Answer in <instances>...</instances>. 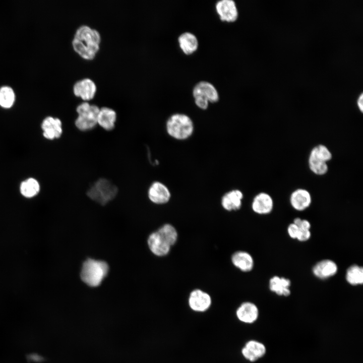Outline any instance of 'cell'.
Returning <instances> with one entry per match:
<instances>
[{"instance_id": "6da1fadb", "label": "cell", "mask_w": 363, "mask_h": 363, "mask_svg": "<svg viewBox=\"0 0 363 363\" xmlns=\"http://www.w3.org/2000/svg\"><path fill=\"white\" fill-rule=\"evenodd\" d=\"M100 40V34L97 30L83 25L77 29L72 40V45L81 56L91 59L99 49Z\"/></svg>"}, {"instance_id": "7a4b0ae2", "label": "cell", "mask_w": 363, "mask_h": 363, "mask_svg": "<svg viewBox=\"0 0 363 363\" xmlns=\"http://www.w3.org/2000/svg\"><path fill=\"white\" fill-rule=\"evenodd\" d=\"M108 271L109 266L106 262L88 258L83 263L80 277L89 286L97 287L100 285Z\"/></svg>"}, {"instance_id": "3957f363", "label": "cell", "mask_w": 363, "mask_h": 363, "mask_svg": "<svg viewBox=\"0 0 363 363\" xmlns=\"http://www.w3.org/2000/svg\"><path fill=\"white\" fill-rule=\"evenodd\" d=\"M165 126L168 135L177 140L188 139L194 131V123L191 118L182 113L171 115L167 119Z\"/></svg>"}, {"instance_id": "277c9868", "label": "cell", "mask_w": 363, "mask_h": 363, "mask_svg": "<svg viewBox=\"0 0 363 363\" xmlns=\"http://www.w3.org/2000/svg\"><path fill=\"white\" fill-rule=\"evenodd\" d=\"M117 188L109 180L101 178L95 182L87 191V195L94 201L105 205L116 195Z\"/></svg>"}, {"instance_id": "5b68a950", "label": "cell", "mask_w": 363, "mask_h": 363, "mask_svg": "<svg viewBox=\"0 0 363 363\" xmlns=\"http://www.w3.org/2000/svg\"><path fill=\"white\" fill-rule=\"evenodd\" d=\"M98 106L84 101L79 104L76 111L78 114L75 124L81 131H88L94 129L97 125V116L99 111Z\"/></svg>"}, {"instance_id": "8992f818", "label": "cell", "mask_w": 363, "mask_h": 363, "mask_svg": "<svg viewBox=\"0 0 363 363\" xmlns=\"http://www.w3.org/2000/svg\"><path fill=\"white\" fill-rule=\"evenodd\" d=\"M188 305L192 311L196 313H204L211 308L212 299L207 292L200 289H195L189 294Z\"/></svg>"}, {"instance_id": "52a82bcc", "label": "cell", "mask_w": 363, "mask_h": 363, "mask_svg": "<svg viewBox=\"0 0 363 363\" xmlns=\"http://www.w3.org/2000/svg\"><path fill=\"white\" fill-rule=\"evenodd\" d=\"M240 353L246 360L254 363L266 355L267 347L262 342L251 339L244 344L240 348Z\"/></svg>"}, {"instance_id": "ba28073f", "label": "cell", "mask_w": 363, "mask_h": 363, "mask_svg": "<svg viewBox=\"0 0 363 363\" xmlns=\"http://www.w3.org/2000/svg\"><path fill=\"white\" fill-rule=\"evenodd\" d=\"M235 316L237 321L246 325L255 323L259 319L260 311L254 302L246 301L241 302L236 309Z\"/></svg>"}, {"instance_id": "9c48e42d", "label": "cell", "mask_w": 363, "mask_h": 363, "mask_svg": "<svg viewBox=\"0 0 363 363\" xmlns=\"http://www.w3.org/2000/svg\"><path fill=\"white\" fill-rule=\"evenodd\" d=\"M216 12L222 22L233 23L238 17V11L235 2L233 0H220L215 5Z\"/></svg>"}, {"instance_id": "30bf717a", "label": "cell", "mask_w": 363, "mask_h": 363, "mask_svg": "<svg viewBox=\"0 0 363 363\" xmlns=\"http://www.w3.org/2000/svg\"><path fill=\"white\" fill-rule=\"evenodd\" d=\"M192 94L194 98H200L206 100L210 103L218 102L219 95L216 87L210 82L201 81L193 87Z\"/></svg>"}, {"instance_id": "8fae6325", "label": "cell", "mask_w": 363, "mask_h": 363, "mask_svg": "<svg viewBox=\"0 0 363 363\" xmlns=\"http://www.w3.org/2000/svg\"><path fill=\"white\" fill-rule=\"evenodd\" d=\"M42 135L48 140H54L59 138L63 134L62 122L56 117L47 116L41 124Z\"/></svg>"}, {"instance_id": "7c38bea8", "label": "cell", "mask_w": 363, "mask_h": 363, "mask_svg": "<svg viewBox=\"0 0 363 363\" xmlns=\"http://www.w3.org/2000/svg\"><path fill=\"white\" fill-rule=\"evenodd\" d=\"M148 195L150 200L156 204H164L170 198L171 193L165 185L160 182H154L149 187Z\"/></svg>"}, {"instance_id": "4fadbf2b", "label": "cell", "mask_w": 363, "mask_h": 363, "mask_svg": "<svg viewBox=\"0 0 363 363\" xmlns=\"http://www.w3.org/2000/svg\"><path fill=\"white\" fill-rule=\"evenodd\" d=\"M96 91L94 82L89 78H84L77 81L73 86V92L85 101L93 98Z\"/></svg>"}, {"instance_id": "5bb4252c", "label": "cell", "mask_w": 363, "mask_h": 363, "mask_svg": "<svg viewBox=\"0 0 363 363\" xmlns=\"http://www.w3.org/2000/svg\"><path fill=\"white\" fill-rule=\"evenodd\" d=\"M274 202L272 197L268 193L261 192L257 194L252 202L253 211L258 214H268L272 211Z\"/></svg>"}, {"instance_id": "9a60e30c", "label": "cell", "mask_w": 363, "mask_h": 363, "mask_svg": "<svg viewBox=\"0 0 363 363\" xmlns=\"http://www.w3.org/2000/svg\"><path fill=\"white\" fill-rule=\"evenodd\" d=\"M289 201L294 209L297 211H303L311 205L312 196L307 190L298 188L291 193Z\"/></svg>"}, {"instance_id": "2e32d148", "label": "cell", "mask_w": 363, "mask_h": 363, "mask_svg": "<svg viewBox=\"0 0 363 363\" xmlns=\"http://www.w3.org/2000/svg\"><path fill=\"white\" fill-rule=\"evenodd\" d=\"M147 243L150 251L157 256H165L170 252L171 247L157 231L149 235Z\"/></svg>"}, {"instance_id": "e0dca14e", "label": "cell", "mask_w": 363, "mask_h": 363, "mask_svg": "<svg viewBox=\"0 0 363 363\" xmlns=\"http://www.w3.org/2000/svg\"><path fill=\"white\" fill-rule=\"evenodd\" d=\"M244 195L238 189L226 192L221 198V204L223 209L228 211H236L240 209Z\"/></svg>"}, {"instance_id": "ac0fdd59", "label": "cell", "mask_w": 363, "mask_h": 363, "mask_svg": "<svg viewBox=\"0 0 363 363\" xmlns=\"http://www.w3.org/2000/svg\"><path fill=\"white\" fill-rule=\"evenodd\" d=\"M338 271V267L335 262L325 259L318 262L313 267V274L317 278L325 279L335 275Z\"/></svg>"}, {"instance_id": "d6986e66", "label": "cell", "mask_w": 363, "mask_h": 363, "mask_svg": "<svg viewBox=\"0 0 363 363\" xmlns=\"http://www.w3.org/2000/svg\"><path fill=\"white\" fill-rule=\"evenodd\" d=\"M179 46L186 55H191L195 52L199 47V41L196 36L190 32H185L177 38Z\"/></svg>"}, {"instance_id": "ffe728a7", "label": "cell", "mask_w": 363, "mask_h": 363, "mask_svg": "<svg viewBox=\"0 0 363 363\" xmlns=\"http://www.w3.org/2000/svg\"><path fill=\"white\" fill-rule=\"evenodd\" d=\"M231 261L236 268L245 272L251 271L254 266L252 256L246 251H239L234 253L231 256Z\"/></svg>"}, {"instance_id": "44dd1931", "label": "cell", "mask_w": 363, "mask_h": 363, "mask_svg": "<svg viewBox=\"0 0 363 363\" xmlns=\"http://www.w3.org/2000/svg\"><path fill=\"white\" fill-rule=\"evenodd\" d=\"M116 117V113L113 109L103 107L99 109L97 116V125L105 130H112L115 127Z\"/></svg>"}, {"instance_id": "7402d4cb", "label": "cell", "mask_w": 363, "mask_h": 363, "mask_svg": "<svg viewBox=\"0 0 363 363\" xmlns=\"http://www.w3.org/2000/svg\"><path fill=\"white\" fill-rule=\"evenodd\" d=\"M41 186L35 178L30 177L21 182L19 185L20 194L27 199L36 197L40 192Z\"/></svg>"}, {"instance_id": "603a6c76", "label": "cell", "mask_w": 363, "mask_h": 363, "mask_svg": "<svg viewBox=\"0 0 363 363\" xmlns=\"http://www.w3.org/2000/svg\"><path fill=\"white\" fill-rule=\"evenodd\" d=\"M290 280L289 279L274 276L269 283L270 290L279 296H288L290 294Z\"/></svg>"}, {"instance_id": "cb8c5ba5", "label": "cell", "mask_w": 363, "mask_h": 363, "mask_svg": "<svg viewBox=\"0 0 363 363\" xmlns=\"http://www.w3.org/2000/svg\"><path fill=\"white\" fill-rule=\"evenodd\" d=\"M16 95L14 90L10 86L3 85L0 87V107L10 109L14 105Z\"/></svg>"}, {"instance_id": "d4e9b609", "label": "cell", "mask_w": 363, "mask_h": 363, "mask_svg": "<svg viewBox=\"0 0 363 363\" xmlns=\"http://www.w3.org/2000/svg\"><path fill=\"white\" fill-rule=\"evenodd\" d=\"M346 279L351 285H361L363 283L362 267L357 265L350 266L346 271Z\"/></svg>"}, {"instance_id": "484cf974", "label": "cell", "mask_w": 363, "mask_h": 363, "mask_svg": "<svg viewBox=\"0 0 363 363\" xmlns=\"http://www.w3.org/2000/svg\"><path fill=\"white\" fill-rule=\"evenodd\" d=\"M157 231L170 247L176 243L178 233L172 225L169 223L165 224L161 226Z\"/></svg>"}, {"instance_id": "4316f807", "label": "cell", "mask_w": 363, "mask_h": 363, "mask_svg": "<svg viewBox=\"0 0 363 363\" xmlns=\"http://www.w3.org/2000/svg\"><path fill=\"white\" fill-rule=\"evenodd\" d=\"M309 156L328 163L332 158V154L325 145L320 144L311 150Z\"/></svg>"}, {"instance_id": "83f0119b", "label": "cell", "mask_w": 363, "mask_h": 363, "mask_svg": "<svg viewBox=\"0 0 363 363\" xmlns=\"http://www.w3.org/2000/svg\"><path fill=\"white\" fill-rule=\"evenodd\" d=\"M308 165L310 170L317 175H323L328 171V163L310 156Z\"/></svg>"}, {"instance_id": "f1b7e54d", "label": "cell", "mask_w": 363, "mask_h": 363, "mask_svg": "<svg viewBox=\"0 0 363 363\" xmlns=\"http://www.w3.org/2000/svg\"><path fill=\"white\" fill-rule=\"evenodd\" d=\"M311 233L310 230H305L299 228L296 239L299 241H306L310 239Z\"/></svg>"}, {"instance_id": "f546056e", "label": "cell", "mask_w": 363, "mask_h": 363, "mask_svg": "<svg viewBox=\"0 0 363 363\" xmlns=\"http://www.w3.org/2000/svg\"><path fill=\"white\" fill-rule=\"evenodd\" d=\"M299 231L298 227L294 223H291L287 227V233L289 236L293 239H296Z\"/></svg>"}, {"instance_id": "4dcf8cb0", "label": "cell", "mask_w": 363, "mask_h": 363, "mask_svg": "<svg viewBox=\"0 0 363 363\" xmlns=\"http://www.w3.org/2000/svg\"><path fill=\"white\" fill-rule=\"evenodd\" d=\"M297 226L299 229L310 230L311 228V223L307 220L301 219Z\"/></svg>"}, {"instance_id": "1f68e13d", "label": "cell", "mask_w": 363, "mask_h": 363, "mask_svg": "<svg viewBox=\"0 0 363 363\" xmlns=\"http://www.w3.org/2000/svg\"><path fill=\"white\" fill-rule=\"evenodd\" d=\"M357 105L358 106V108L361 111V112H362L363 111V94L362 92H361L360 95H359L357 99Z\"/></svg>"}]
</instances>
